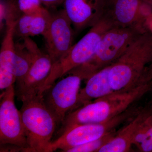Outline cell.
Returning a JSON list of instances; mask_svg holds the SVG:
<instances>
[{
	"label": "cell",
	"instance_id": "6da1fadb",
	"mask_svg": "<svg viewBox=\"0 0 152 152\" xmlns=\"http://www.w3.org/2000/svg\"><path fill=\"white\" fill-rule=\"evenodd\" d=\"M152 90V80L126 91H115L67 114L59 135L75 125L103 122L126 111Z\"/></svg>",
	"mask_w": 152,
	"mask_h": 152
},
{
	"label": "cell",
	"instance_id": "7a4b0ae2",
	"mask_svg": "<svg viewBox=\"0 0 152 152\" xmlns=\"http://www.w3.org/2000/svg\"><path fill=\"white\" fill-rule=\"evenodd\" d=\"M152 62V34L143 33L111 66L110 80L114 91H126L141 84L145 70ZM148 83V82H147Z\"/></svg>",
	"mask_w": 152,
	"mask_h": 152
},
{
	"label": "cell",
	"instance_id": "3957f363",
	"mask_svg": "<svg viewBox=\"0 0 152 152\" xmlns=\"http://www.w3.org/2000/svg\"><path fill=\"white\" fill-rule=\"evenodd\" d=\"M145 32L143 27L140 25L112 28L101 39L93 57L70 72L78 74L83 80H87L116 61L136 39Z\"/></svg>",
	"mask_w": 152,
	"mask_h": 152
},
{
	"label": "cell",
	"instance_id": "277c9868",
	"mask_svg": "<svg viewBox=\"0 0 152 152\" xmlns=\"http://www.w3.org/2000/svg\"><path fill=\"white\" fill-rule=\"evenodd\" d=\"M43 94H38L22 99L20 110L24 127L26 152H49L57 124L45 103Z\"/></svg>",
	"mask_w": 152,
	"mask_h": 152
},
{
	"label": "cell",
	"instance_id": "5b68a950",
	"mask_svg": "<svg viewBox=\"0 0 152 152\" xmlns=\"http://www.w3.org/2000/svg\"><path fill=\"white\" fill-rule=\"evenodd\" d=\"M113 28L115 27L111 21L103 16L83 38L73 45L64 57L53 64L42 92H45L57 80L88 61L94 54L104 34Z\"/></svg>",
	"mask_w": 152,
	"mask_h": 152
},
{
	"label": "cell",
	"instance_id": "8992f818",
	"mask_svg": "<svg viewBox=\"0 0 152 152\" xmlns=\"http://www.w3.org/2000/svg\"><path fill=\"white\" fill-rule=\"evenodd\" d=\"M132 117V112L128 110L103 122L75 125L61 134L56 140L52 141L49 152L58 150L66 152L74 147L100 138L115 130L120 125L129 121Z\"/></svg>",
	"mask_w": 152,
	"mask_h": 152
},
{
	"label": "cell",
	"instance_id": "52a82bcc",
	"mask_svg": "<svg viewBox=\"0 0 152 152\" xmlns=\"http://www.w3.org/2000/svg\"><path fill=\"white\" fill-rule=\"evenodd\" d=\"M14 86L4 90L0 97V143L15 146L26 152V133L20 113L15 104Z\"/></svg>",
	"mask_w": 152,
	"mask_h": 152
},
{
	"label": "cell",
	"instance_id": "ba28073f",
	"mask_svg": "<svg viewBox=\"0 0 152 152\" xmlns=\"http://www.w3.org/2000/svg\"><path fill=\"white\" fill-rule=\"evenodd\" d=\"M68 75L55 83L43 94L45 103L54 116L58 126L61 124L75 105L83 80L77 74L70 72Z\"/></svg>",
	"mask_w": 152,
	"mask_h": 152
},
{
	"label": "cell",
	"instance_id": "9c48e42d",
	"mask_svg": "<svg viewBox=\"0 0 152 152\" xmlns=\"http://www.w3.org/2000/svg\"><path fill=\"white\" fill-rule=\"evenodd\" d=\"M72 24L64 9L52 12L43 36L47 53L53 64L68 53L73 45Z\"/></svg>",
	"mask_w": 152,
	"mask_h": 152
},
{
	"label": "cell",
	"instance_id": "30bf717a",
	"mask_svg": "<svg viewBox=\"0 0 152 152\" xmlns=\"http://www.w3.org/2000/svg\"><path fill=\"white\" fill-rule=\"evenodd\" d=\"M23 40L32 53L33 60L26 75L15 90L16 96L20 101L38 94H43L42 89L53 64L49 55L42 52L34 41L30 37Z\"/></svg>",
	"mask_w": 152,
	"mask_h": 152
},
{
	"label": "cell",
	"instance_id": "8fae6325",
	"mask_svg": "<svg viewBox=\"0 0 152 152\" xmlns=\"http://www.w3.org/2000/svg\"><path fill=\"white\" fill-rule=\"evenodd\" d=\"M152 11V6L141 0H106L103 16L115 27L140 25L144 28L145 18Z\"/></svg>",
	"mask_w": 152,
	"mask_h": 152
},
{
	"label": "cell",
	"instance_id": "7c38bea8",
	"mask_svg": "<svg viewBox=\"0 0 152 152\" xmlns=\"http://www.w3.org/2000/svg\"><path fill=\"white\" fill-rule=\"evenodd\" d=\"M106 0H64V10L75 31L92 27L102 18Z\"/></svg>",
	"mask_w": 152,
	"mask_h": 152
},
{
	"label": "cell",
	"instance_id": "4fadbf2b",
	"mask_svg": "<svg viewBox=\"0 0 152 152\" xmlns=\"http://www.w3.org/2000/svg\"><path fill=\"white\" fill-rule=\"evenodd\" d=\"M111 65L101 70L87 79L86 86L80 90L77 102L72 111L92 102V100H95L115 91L110 80Z\"/></svg>",
	"mask_w": 152,
	"mask_h": 152
},
{
	"label": "cell",
	"instance_id": "5bb4252c",
	"mask_svg": "<svg viewBox=\"0 0 152 152\" xmlns=\"http://www.w3.org/2000/svg\"><path fill=\"white\" fill-rule=\"evenodd\" d=\"M152 114L151 108L144 109L130 121L113 138L99 149L98 152H127L130 151L134 138L140 126Z\"/></svg>",
	"mask_w": 152,
	"mask_h": 152
},
{
	"label": "cell",
	"instance_id": "9a60e30c",
	"mask_svg": "<svg viewBox=\"0 0 152 152\" xmlns=\"http://www.w3.org/2000/svg\"><path fill=\"white\" fill-rule=\"evenodd\" d=\"M51 16L48 10L37 15H23L17 20L14 27L15 37L23 38L42 35L46 30Z\"/></svg>",
	"mask_w": 152,
	"mask_h": 152
},
{
	"label": "cell",
	"instance_id": "2e32d148",
	"mask_svg": "<svg viewBox=\"0 0 152 152\" xmlns=\"http://www.w3.org/2000/svg\"><path fill=\"white\" fill-rule=\"evenodd\" d=\"M33 60V55L23 40L15 43V53L8 69L17 79V86L23 81L29 70Z\"/></svg>",
	"mask_w": 152,
	"mask_h": 152
},
{
	"label": "cell",
	"instance_id": "e0dca14e",
	"mask_svg": "<svg viewBox=\"0 0 152 152\" xmlns=\"http://www.w3.org/2000/svg\"><path fill=\"white\" fill-rule=\"evenodd\" d=\"M16 22L9 24L6 26L5 34L1 46L0 66L7 69L9 68L15 50V42H14V27Z\"/></svg>",
	"mask_w": 152,
	"mask_h": 152
},
{
	"label": "cell",
	"instance_id": "ac0fdd59",
	"mask_svg": "<svg viewBox=\"0 0 152 152\" xmlns=\"http://www.w3.org/2000/svg\"><path fill=\"white\" fill-rule=\"evenodd\" d=\"M134 145L141 152H152V114L139 127L134 138Z\"/></svg>",
	"mask_w": 152,
	"mask_h": 152
},
{
	"label": "cell",
	"instance_id": "d6986e66",
	"mask_svg": "<svg viewBox=\"0 0 152 152\" xmlns=\"http://www.w3.org/2000/svg\"><path fill=\"white\" fill-rule=\"evenodd\" d=\"M116 134L115 130H114L100 138L74 147L66 152H98L103 146L111 140Z\"/></svg>",
	"mask_w": 152,
	"mask_h": 152
},
{
	"label": "cell",
	"instance_id": "ffe728a7",
	"mask_svg": "<svg viewBox=\"0 0 152 152\" xmlns=\"http://www.w3.org/2000/svg\"><path fill=\"white\" fill-rule=\"evenodd\" d=\"M17 4L22 15H37L48 10L39 0H17Z\"/></svg>",
	"mask_w": 152,
	"mask_h": 152
},
{
	"label": "cell",
	"instance_id": "44dd1931",
	"mask_svg": "<svg viewBox=\"0 0 152 152\" xmlns=\"http://www.w3.org/2000/svg\"><path fill=\"white\" fill-rule=\"evenodd\" d=\"M17 81L15 76L9 70L0 66V89L5 90Z\"/></svg>",
	"mask_w": 152,
	"mask_h": 152
},
{
	"label": "cell",
	"instance_id": "7402d4cb",
	"mask_svg": "<svg viewBox=\"0 0 152 152\" xmlns=\"http://www.w3.org/2000/svg\"><path fill=\"white\" fill-rule=\"evenodd\" d=\"M43 5L50 8H55L63 4L64 0H39Z\"/></svg>",
	"mask_w": 152,
	"mask_h": 152
},
{
	"label": "cell",
	"instance_id": "603a6c76",
	"mask_svg": "<svg viewBox=\"0 0 152 152\" xmlns=\"http://www.w3.org/2000/svg\"><path fill=\"white\" fill-rule=\"evenodd\" d=\"M144 27L146 31L149 32L152 34V11L145 18Z\"/></svg>",
	"mask_w": 152,
	"mask_h": 152
},
{
	"label": "cell",
	"instance_id": "cb8c5ba5",
	"mask_svg": "<svg viewBox=\"0 0 152 152\" xmlns=\"http://www.w3.org/2000/svg\"><path fill=\"white\" fill-rule=\"evenodd\" d=\"M143 78L147 82L152 80V62L147 67L144 74Z\"/></svg>",
	"mask_w": 152,
	"mask_h": 152
},
{
	"label": "cell",
	"instance_id": "d4e9b609",
	"mask_svg": "<svg viewBox=\"0 0 152 152\" xmlns=\"http://www.w3.org/2000/svg\"><path fill=\"white\" fill-rule=\"evenodd\" d=\"M142 1L152 6V0H141Z\"/></svg>",
	"mask_w": 152,
	"mask_h": 152
},
{
	"label": "cell",
	"instance_id": "484cf974",
	"mask_svg": "<svg viewBox=\"0 0 152 152\" xmlns=\"http://www.w3.org/2000/svg\"><path fill=\"white\" fill-rule=\"evenodd\" d=\"M151 108L152 109V104L151 107Z\"/></svg>",
	"mask_w": 152,
	"mask_h": 152
}]
</instances>
